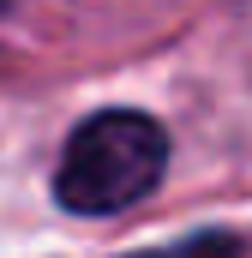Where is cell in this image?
Here are the masks:
<instances>
[{
    "mask_svg": "<svg viewBox=\"0 0 252 258\" xmlns=\"http://www.w3.org/2000/svg\"><path fill=\"white\" fill-rule=\"evenodd\" d=\"M0 6H6V0H0Z\"/></svg>",
    "mask_w": 252,
    "mask_h": 258,
    "instance_id": "cell-3",
    "label": "cell"
},
{
    "mask_svg": "<svg viewBox=\"0 0 252 258\" xmlns=\"http://www.w3.org/2000/svg\"><path fill=\"white\" fill-rule=\"evenodd\" d=\"M168 132L138 108H96L78 120L54 168V198L72 216H120L162 186Z\"/></svg>",
    "mask_w": 252,
    "mask_h": 258,
    "instance_id": "cell-1",
    "label": "cell"
},
{
    "mask_svg": "<svg viewBox=\"0 0 252 258\" xmlns=\"http://www.w3.org/2000/svg\"><path fill=\"white\" fill-rule=\"evenodd\" d=\"M126 258H186V252H174V246H150V252H126Z\"/></svg>",
    "mask_w": 252,
    "mask_h": 258,
    "instance_id": "cell-2",
    "label": "cell"
}]
</instances>
